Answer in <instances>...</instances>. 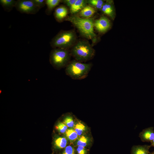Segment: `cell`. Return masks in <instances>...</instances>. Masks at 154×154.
<instances>
[{
  "label": "cell",
  "mask_w": 154,
  "mask_h": 154,
  "mask_svg": "<svg viewBox=\"0 0 154 154\" xmlns=\"http://www.w3.org/2000/svg\"><path fill=\"white\" fill-rule=\"evenodd\" d=\"M64 20L69 21L76 28L81 35L95 42L96 35L94 30V21L93 18H85L73 15L66 17Z\"/></svg>",
  "instance_id": "1"
},
{
  "label": "cell",
  "mask_w": 154,
  "mask_h": 154,
  "mask_svg": "<svg viewBox=\"0 0 154 154\" xmlns=\"http://www.w3.org/2000/svg\"><path fill=\"white\" fill-rule=\"evenodd\" d=\"M70 52L74 60L82 62L91 60L95 54V50L92 46L88 42L83 40L76 42Z\"/></svg>",
  "instance_id": "2"
},
{
  "label": "cell",
  "mask_w": 154,
  "mask_h": 154,
  "mask_svg": "<svg viewBox=\"0 0 154 154\" xmlns=\"http://www.w3.org/2000/svg\"><path fill=\"white\" fill-rule=\"evenodd\" d=\"M92 66V63H84L74 60L70 61L66 67L65 72L73 79L81 80L87 77Z\"/></svg>",
  "instance_id": "3"
},
{
  "label": "cell",
  "mask_w": 154,
  "mask_h": 154,
  "mask_svg": "<svg viewBox=\"0 0 154 154\" xmlns=\"http://www.w3.org/2000/svg\"><path fill=\"white\" fill-rule=\"evenodd\" d=\"M77 36L73 30L60 31L52 40L50 42L53 48H59L68 49L76 43Z\"/></svg>",
  "instance_id": "4"
},
{
  "label": "cell",
  "mask_w": 154,
  "mask_h": 154,
  "mask_svg": "<svg viewBox=\"0 0 154 154\" xmlns=\"http://www.w3.org/2000/svg\"><path fill=\"white\" fill-rule=\"evenodd\" d=\"M70 52L68 49L53 48L49 55V62L52 66L56 70L66 68L70 62Z\"/></svg>",
  "instance_id": "5"
},
{
  "label": "cell",
  "mask_w": 154,
  "mask_h": 154,
  "mask_svg": "<svg viewBox=\"0 0 154 154\" xmlns=\"http://www.w3.org/2000/svg\"><path fill=\"white\" fill-rule=\"evenodd\" d=\"M15 7L17 11L22 13L35 14L40 9L34 4L32 0H18Z\"/></svg>",
  "instance_id": "6"
},
{
  "label": "cell",
  "mask_w": 154,
  "mask_h": 154,
  "mask_svg": "<svg viewBox=\"0 0 154 154\" xmlns=\"http://www.w3.org/2000/svg\"><path fill=\"white\" fill-rule=\"evenodd\" d=\"M94 26L98 32L104 33L109 28L110 23L109 20L107 18L102 17L95 21Z\"/></svg>",
  "instance_id": "7"
},
{
  "label": "cell",
  "mask_w": 154,
  "mask_h": 154,
  "mask_svg": "<svg viewBox=\"0 0 154 154\" xmlns=\"http://www.w3.org/2000/svg\"><path fill=\"white\" fill-rule=\"evenodd\" d=\"M139 137L143 142H151L154 139L153 127H150L144 129L140 133Z\"/></svg>",
  "instance_id": "8"
},
{
  "label": "cell",
  "mask_w": 154,
  "mask_h": 154,
  "mask_svg": "<svg viewBox=\"0 0 154 154\" xmlns=\"http://www.w3.org/2000/svg\"><path fill=\"white\" fill-rule=\"evenodd\" d=\"M86 0H76L74 3L69 8L71 13L74 15L80 12L87 5Z\"/></svg>",
  "instance_id": "9"
},
{
  "label": "cell",
  "mask_w": 154,
  "mask_h": 154,
  "mask_svg": "<svg viewBox=\"0 0 154 154\" xmlns=\"http://www.w3.org/2000/svg\"><path fill=\"white\" fill-rule=\"evenodd\" d=\"M151 145H134L131 150V154H149Z\"/></svg>",
  "instance_id": "10"
},
{
  "label": "cell",
  "mask_w": 154,
  "mask_h": 154,
  "mask_svg": "<svg viewBox=\"0 0 154 154\" xmlns=\"http://www.w3.org/2000/svg\"><path fill=\"white\" fill-rule=\"evenodd\" d=\"M68 13L67 8L63 5L57 7L55 10L54 15L58 21H61L66 17Z\"/></svg>",
  "instance_id": "11"
},
{
  "label": "cell",
  "mask_w": 154,
  "mask_h": 154,
  "mask_svg": "<svg viewBox=\"0 0 154 154\" xmlns=\"http://www.w3.org/2000/svg\"><path fill=\"white\" fill-rule=\"evenodd\" d=\"M95 12V10L94 7L89 5H87L80 11V15L83 18H90Z\"/></svg>",
  "instance_id": "12"
},
{
  "label": "cell",
  "mask_w": 154,
  "mask_h": 154,
  "mask_svg": "<svg viewBox=\"0 0 154 154\" xmlns=\"http://www.w3.org/2000/svg\"><path fill=\"white\" fill-rule=\"evenodd\" d=\"M16 1L14 0H0V4L4 9L9 12L15 7Z\"/></svg>",
  "instance_id": "13"
},
{
  "label": "cell",
  "mask_w": 154,
  "mask_h": 154,
  "mask_svg": "<svg viewBox=\"0 0 154 154\" xmlns=\"http://www.w3.org/2000/svg\"><path fill=\"white\" fill-rule=\"evenodd\" d=\"M62 1L60 0H45L47 8L46 13L47 15L51 12L52 10Z\"/></svg>",
  "instance_id": "14"
},
{
  "label": "cell",
  "mask_w": 154,
  "mask_h": 154,
  "mask_svg": "<svg viewBox=\"0 0 154 154\" xmlns=\"http://www.w3.org/2000/svg\"><path fill=\"white\" fill-rule=\"evenodd\" d=\"M101 9L105 14L112 17L114 13V9L112 5L109 2L104 3Z\"/></svg>",
  "instance_id": "15"
},
{
  "label": "cell",
  "mask_w": 154,
  "mask_h": 154,
  "mask_svg": "<svg viewBox=\"0 0 154 154\" xmlns=\"http://www.w3.org/2000/svg\"><path fill=\"white\" fill-rule=\"evenodd\" d=\"M86 1L89 5L98 9H101L104 3L101 0H88Z\"/></svg>",
  "instance_id": "16"
},
{
  "label": "cell",
  "mask_w": 154,
  "mask_h": 154,
  "mask_svg": "<svg viewBox=\"0 0 154 154\" xmlns=\"http://www.w3.org/2000/svg\"><path fill=\"white\" fill-rule=\"evenodd\" d=\"M66 134L67 138L72 141L76 140L78 136L75 130L72 129H67Z\"/></svg>",
  "instance_id": "17"
},
{
  "label": "cell",
  "mask_w": 154,
  "mask_h": 154,
  "mask_svg": "<svg viewBox=\"0 0 154 154\" xmlns=\"http://www.w3.org/2000/svg\"><path fill=\"white\" fill-rule=\"evenodd\" d=\"M67 143V140L65 138L59 137L55 140V145L57 147L62 149L66 147Z\"/></svg>",
  "instance_id": "18"
},
{
  "label": "cell",
  "mask_w": 154,
  "mask_h": 154,
  "mask_svg": "<svg viewBox=\"0 0 154 154\" xmlns=\"http://www.w3.org/2000/svg\"><path fill=\"white\" fill-rule=\"evenodd\" d=\"M85 127L82 124L79 123L74 127V130L78 136L80 135L85 130Z\"/></svg>",
  "instance_id": "19"
},
{
  "label": "cell",
  "mask_w": 154,
  "mask_h": 154,
  "mask_svg": "<svg viewBox=\"0 0 154 154\" xmlns=\"http://www.w3.org/2000/svg\"><path fill=\"white\" fill-rule=\"evenodd\" d=\"M64 123L68 127H73L74 126V122L72 117L68 116L66 117L64 121Z\"/></svg>",
  "instance_id": "20"
},
{
  "label": "cell",
  "mask_w": 154,
  "mask_h": 154,
  "mask_svg": "<svg viewBox=\"0 0 154 154\" xmlns=\"http://www.w3.org/2000/svg\"><path fill=\"white\" fill-rule=\"evenodd\" d=\"M67 127L64 123H60L56 126V128L60 133H64L67 130Z\"/></svg>",
  "instance_id": "21"
},
{
  "label": "cell",
  "mask_w": 154,
  "mask_h": 154,
  "mask_svg": "<svg viewBox=\"0 0 154 154\" xmlns=\"http://www.w3.org/2000/svg\"><path fill=\"white\" fill-rule=\"evenodd\" d=\"M87 143V139L85 137L82 136L78 139L77 142V144L78 146L85 147Z\"/></svg>",
  "instance_id": "22"
},
{
  "label": "cell",
  "mask_w": 154,
  "mask_h": 154,
  "mask_svg": "<svg viewBox=\"0 0 154 154\" xmlns=\"http://www.w3.org/2000/svg\"><path fill=\"white\" fill-rule=\"evenodd\" d=\"M35 5L40 9L44 7L46 5L45 0H32Z\"/></svg>",
  "instance_id": "23"
},
{
  "label": "cell",
  "mask_w": 154,
  "mask_h": 154,
  "mask_svg": "<svg viewBox=\"0 0 154 154\" xmlns=\"http://www.w3.org/2000/svg\"><path fill=\"white\" fill-rule=\"evenodd\" d=\"M63 154H74V148L70 145L67 146L66 147Z\"/></svg>",
  "instance_id": "24"
},
{
  "label": "cell",
  "mask_w": 154,
  "mask_h": 154,
  "mask_svg": "<svg viewBox=\"0 0 154 154\" xmlns=\"http://www.w3.org/2000/svg\"><path fill=\"white\" fill-rule=\"evenodd\" d=\"M76 1V0H64L62 1L70 8L74 3Z\"/></svg>",
  "instance_id": "25"
},
{
  "label": "cell",
  "mask_w": 154,
  "mask_h": 154,
  "mask_svg": "<svg viewBox=\"0 0 154 154\" xmlns=\"http://www.w3.org/2000/svg\"><path fill=\"white\" fill-rule=\"evenodd\" d=\"M77 150L78 154H85L86 150L84 147L78 146Z\"/></svg>",
  "instance_id": "26"
},
{
  "label": "cell",
  "mask_w": 154,
  "mask_h": 154,
  "mask_svg": "<svg viewBox=\"0 0 154 154\" xmlns=\"http://www.w3.org/2000/svg\"><path fill=\"white\" fill-rule=\"evenodd\" d=\"M151 146L154 147V139L151 142Z\"/></svg>",
  "instance_id": "27"
},
{
  "label": "cell",
  "mask_w": 154,
  "mask_h": 154,
  "mask_svg": "<svg viewBox=\"0 0 154 154\" xmlns=\"http://www.w3.org/2000/svg\"><path fill=\"white\" fill-rule=\"evenodd\" d=\"M149 154H154V151L151 152H150Z\"/></svg>",
  "instance_id": "28"
}]
</instances>
